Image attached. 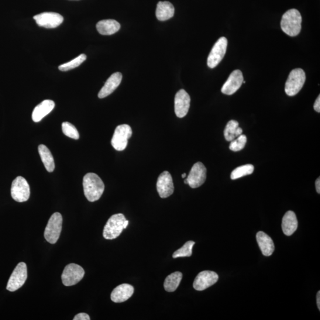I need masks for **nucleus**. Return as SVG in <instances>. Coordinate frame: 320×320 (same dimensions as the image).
<instances>
[{
  "label": "nucleus",
  "mask_w": 320,
  "mask_h": 320,
  "mask_svg": "<svg viewBox=\"0 0 320 320\" xmlns=\"http://www.w3.org/2000/svg\"><path fill=\"white\" fill-rule=\"evenodd\" d=\"M85 197L88 201L94 202L101 198L105 191V185L98 174H86L82 181Z\"/></svg>",
  "instance_id": "nucleus-1"
},
{
  "label": "nucleus",
  "mask_w": 320,
  "mask_h": 320,
  "mask_svg": "<svg viewBox=\"0 0 320 320\" xmlns=\"http://www.w3.org/2000/svg\"><path fill=\"white\" fill-rule=\"evenodd\" d=\"M302 16L298 10L291 9L284 14L281 22V29L288 36H297L301 30Z\"/></svg>",
  "instance_id": "nucleus-2"
},
{
  "label": "nucleus",
  "mask_w": 320,
  "mask_h": 320,
  "mask_svg": "<svg viewBox=\"0 0 320 320\" xmlns=\"http://www.w3.org/2000/svg\"><path fill=\"white\" fill-rule=\"evenodd\" d=\"M126 220L125 216L122 213H117L112 215L104 227L103 237L107 240L116 239L122 233Z\"/></svg>",
  "instance_id": "nucleus-3"
},
{
  "label": "nucleus",
  "mask_w": 320,
  "mask_h": 320,
  "mask_svg": "<svg viewBox=\"0 0 320 320\" xmlns=\"http://www.w3.org/2000/svg\"><path fill=\"white\" fill-rule=\"evenodd\" d=\"M306 80L305 72L301 68H296L289 75L285 84V91L289 96L297 95L303 87Z\"/></svg>",
  "instance_id": "nucleus-4"
},
{
  "label": "nucleus",
  "mask_w": 320,
  "mask_h": 320,
  "mask_svg": "<svg viewBox=\"0 0 320 320\" xmlns=\"http://www.w3.org/2000/svg\"><path fill=\"white\" fill-rule=\"evenodd\" d=\"M63 225V216L59 212L54 213L48 221L44 237L48 242L56 244L60 238Z\"/></svg>",
  "instance_id": "nucleus-5"
},
{
  "label": "nucleus",
  "mask_w": 320,
  "mask_h": 320,
  "mask_svg": "<svg viewBox=\"0 0 320 320\" xmlns=\"http://www.w3.org/2000/svg\"><path fill=\"white\" fill-rule=\"evenodd\" d=\"M132 135L130 126L126 124L116 127L111 141L112 146L117 151H123L128 146V140Z\"/></svg>",
  "instance_id": "nucleus-6"
},
{
  "label": "nucleus",
  "mask_w": 320,
  "mask_h": 320,
  "mask_svg": "<svg viewBox=\"0 0 320 320\" xmlns=\"http://www.w3.org/2000/svg\"><path fill=\"white\" fill-rule=\"evenodd\" d=\"M84 274L83 268L77 264L71 263L65 267L61 276L62 282L65 286H73L82 280Z\"/></svg>",
  "instance_id": "nucleus-7"
},
{
  "label": "nucleus",
  "mask_w": 320,
  "mask_h": 320,
  "mask_svg": "<svg viewBox=\"0 0 320 320\" xmlns=\"http://www.w3.org/2000/svg\"><path fill=\"white\" fill-rule=\"evenodd\" d=\"M27 278L26 264L20 262L17 265L9 278L7 290L10 292H15L21 288Z\"/></svg>",
  "instance_id": "nucleus-8"
},
{
  "label": "nucleus",
  "mask_w": 320,
  "mask_h": 320,
  "mask_svg": "<svg viewBox=\"0 0 320 320\" xmlns=\"http://www.w3.org/2000/svg\"><path fill=\"white\" fill-rule=\"evenodd\" d=\"M30 187L25 178L17 177L13 180L11 188V195L14 200L17 202H24L30 197Z\"/></svg>",
  "instance_id": "nucleus-9"
},
{
  "label": "nucleus",
  "mask_w": 320,
  "mask_h": 320,
  "mask_svg": "<svg viewBox=\"0 0 320 320\" xmlns=\"http://www.w3.org/2000/svg\"><path fill=\"white\" fill-rule=\"evenodd\" d=\"M228 40L226 37H221L213 45L208 57L207 64L210 68H214L221 63L226 54Z\"/></svg>",
  "instance_id": "nucleus-10"
},
{
  "label": "nucleus",
  "mask_w": 320,
  "mask_h": 320,
  "mask_svg": "<svg viewBox=\"0 0 320 320\" xmlns=\"http://www.w3.org/2000/svg\"><path fill=\"white\" fill-rule=\"evenodd\" d=\"M206 179V168L204 164L198 162L193 166L187 178L185 179V184L190 186L192 188L200 187Z\"/></svg>",
  "instance_id": "nucleus-11"
},
{
  "label": "nucleus",
  "mask_w": 320,
  "mask_h": 320,
  "mask_svg": "<svg viewBox=\"0 0 320 320\" xmlns=\"http://www.w3.org/2000/svg\"><path fill=\"white\" fill-rule=\"evenodd\" d=\"M33 19L37 25L47 29L56 28L64 21V17L60 14L54 12H44L34 16Z\"/></svg>",
  "instance_id": "nucleus-12"
},
{
  "label": "nucleus",
  "mask_w": 320,
  "mask_h": 320,
  "mask_svg": "<svg viewBox=\"0 0 320 320\" xmlns=\"http://www.w3.org/2000/svg\"><path fill=\"white\" fill-rule=\"evenodd\" d=\"M218 279V275L215 271H203L196 277L193 286L197 291H204L216 284Z\"/></svg>",
  "instance_id": "nucleus-13"
},
{
  "label": "nucleus",
  "mask_w": 320,
  "mask_h": 320,
  "mask_svg": "<svg viewBox=\"0 0 320 320\" xmlns=\"http://www.w3.org/2000/svg\"><path fill=\"white\" fill-rule=\"evenodd\" d=\"M157 189L161 198H167L173 194L174 187L173 178L169 172L165 171L160 174L157 182Z\"/></svg>",
  "instance_id": "nucleus-14"
},
{
  "label": "nucleus",
  "mask_w": 320,
  "mask_h": 320,
  "mask_svg": "<svg viewBox=\"0 0 320 320\" xmlns=\"http://www.w3.org/2000/svg\"><path fill=\"white\" fill-rule=\"evenodd\" d=\"M191 105V98L184 89L178 91L174 99V111L178 118H182L188 114Z\"/></svg>",
  "instance_id": "nucleus-15"
},
{
  "label": "nucleus",
  "mask_w": 320,
  "mask_h": 320,
  "mask_svg": "<svg viewBox=\"0 0 320 320\" xmlns=\"http://www.w3.org/2000/svg\"><path fill=\"white\" fill-rule=\"evenodd\" d=\"M243 81L242 72L239 70L234 71L222 86L221 88L222 94L226 95L235 94L242 86Z\"/></svg>",
  "instance_id": "nucleus-16"
},
{
  "label": "nucleus",
  "mask_w": 320,
  "mask_h": 320,
  "mask_svg": "<svg viewBox=\"0 0 320 320\" xmlns=\"http://www.w3.org/2000/svg\"><path fill=\"white\" fill-rule=\"evenodd\" d=\"M134 288L129 284H123L119 285L112 292L111 300L115 303H121L132 297Z\"/></svg>",
  "instance_id": "nucleus-17"
},
{
  "label": "nucleus",
  "mask_w": 320,
  "mask_h": 320,
  "mask_svg": "<svg viewBox=\"0 0 320 320\" xmlns=\"http://www.w3.org/2000/svg\"><path fill=\"white\" fill-rule=\"evenodd\" d=\"M122 80V75L120 73L113 74L106 81L104 85L99 92L98 97L103 99L112 94L118 86Z\"/></svg>",
  "instance_id": "nucleus-18"
},
{
  "label": "nucleus",
  "mask_w": 320,
  "mask_h": 320,
  "mask_svg": "<svg viewBox=\"0 0 320 320\" xmlns=\"http://www.w3.org/2000/svg\"><path fill=\"white\" fill-rule=\"evenodd\" d=\"M55 103L51 100H45L34 108L32 113V119L34 122H39L49 114L55 108Z\"/></svg>",
  "instance_id": "nucleus-19"
},
{
  "label": "nucleus",
  "mask_w": 320,
  "mask_h": 320,
  "mask_svg": "<svg viewBox=\"0 0 320 320\" xmlns=\"http://www.w3.org/2000/svg\"><path fill=\"white\" fill-rule=\"evenodd\" d=\"M298 228L297 216L293 211H288L282 219V228L285 235L290 236Z\"/></svg>",
  "instance_id": "nucleus-20"
},
{
  "label": "nucleus",
  "mask_w": 320,
  "mask_h": 320,
  "mask_svg": "<svg viewBox=\"0 0 320 320\" xmlns=\"http://www.w3.org/2000/svg\"><path fill=\"white\" fill-rule=\"evenodd\" d=\"M257 243L265 256H270L275 250V245L272 239L262 232H258L256 235Z\"/></svg>",
  "instance_id": "nucleus-21"
},
{
  "label": "nucleus",
  "mask_w": 320,
  "mask_h": 320,
  "mask_svg": "<svg viewBox=\"0 0 320 320\" xmlns=\"http://www.w3.org/2000/svg\"><path fill=\"white\" fill-rule=\"evenodd\" d=\"M96 28L102 35H111L118 32L120 25L115 20H103L97 23Z\"/></svg>",
  "instance_id": "nucleus-22"
},
{
  "label": "nucleus",
  "mask_w": 320,
  "mask_h": 320,
  "mask_svg": "<svg viewBox=\"0 0 320 320\" xmlns=\"http://www.w3.org/2000/svg\"><path fill=\"white\" fill-rule=\"evenodd\" d=\"M175 9L173 5L168 2H158L156 15L160 21H166L172 18L174 15Z\"/></svg>",
  "instance_id": "nucleus-23"
},
{
  "label": "nucleus",
  "mask_w": 320,
  "mask_h": 320,
  "mask_svg": "<svg viewBox=\"0 0 320 320\" xmlns=\"http://www.w3.org/2000/svg\"><path fill=\"white\" fill-rule=\"evenodd\" d=\"M38 151L42 161V163L48 172H53L55 167L54 159L51 151L48 147L44 145H40L38 147Z\"/></svg>",
  "instance_id": "nucleus-24"
},
{
  "label": "nucleus",
  "mask_w": 320,
  "mask_h": 320,
  "mask_svg": "<svg viewBox=\"0 0 320 320\" xmlns=\"http://www.w3.org/2000/svg\"><path fill=\"white\" fill-rule=\"evenodd\" d=\"M182 277H183V274L180 271H175V272L168 275L164 283L165 290L168 292L176 290L178 287L179 286Z\"/></svg>",
  "instance_id": "nucleus-25"
},
{
  "label": "nucleus",
  "mask_w": 320,
  "mask_h": 320,
  "mask_svg": "<svg viewBox=\"0 0 320 320\" xmlns=\"http://www.w3.org/2000/svg\"><path fill=\"white\" fill-rule=\"evenodd\" d=\"M254 167L252 164H246L236 168L233 170L231 178L232 180L238 179V178L246 176L247 175L252 174L253 173Z\"/></svg>",
  "instance_id": "nucleus-26"
},
{
  "label": "nucleus",
  "mask_w": 320,
  "mask_h": 320,
  "mask_svg": "<svg viewBox=\"0 0 320 320\" xmlns=\"http://www.w3.org/2000/svg\"><path fill=\"white\" fill-rule=\"evenodd\" d=\"M239 122L235 120H230L226 124L223 133L227 141H232L237 138V130L239 128Z\"/></svg>",
  "instance_id": "nucleus-27"
},
{
  "label": "nucleus",
  "mask_w": 320,
  "mask_h": 320,
  "mask_svg": "<svg viewBox=\"0 0 320 320\" xmlns=\"http://www.w3.org/2000/svg\"><path fill=\"white\" fill-rule=\"evenodd\" d=\"M87 58V56L85 54H81L74 60L68 62V63L62 64L59 67V70L61 71H67L73 70V69L80 66Z\"/></svg>",
  "instance_id": "nucleus-28"
},
{
  "label": "nucleus",
  "mask_w": 320,
  "mask_h": 320,
  "mask_svg": "<svg viewBox=\"0 0 320 320\" xmlns=\"http://www.w3.org/2000/svg\"><path fill=\"white\" fill-rule=\"evenodd\" d=\"M195 243L193 241H189L180 249L175 251L173 254L174 259L178 257H191L192 254L193 247Z\"/></svg>",
  "instance_id": "nucleus-29"
},
{
  "label": "nucleus",
  "mask_w": 320,
  "mask_h": 320,
  "mask_svg": "<svg viewBox=\"0 0 320 320\" xmlns=\"http://www.w3.org/2000/svg\"><path fill=\"white\" fill-rule=\"evenodd\" d=\"M62 129L64 135L71 139L78 140L80 138L78 131L76 128L70 122H65L62 124Z\"/></svg>",
  "instance_id": "nucleus-30"
},
{
  "label": "nucleus",
  "mask_w": 320,
  "mask_h": 320,
  "mask_svg": "<svg viewBox=\"0 0 320 320\" xmlns=\"http://www.w3.org/2000/svg\"><path fill=\"white\" fill-rule=\"evenodd\" d=\"M247 143V136L245 135H241L237 138L236 140L232 141L230 145V149L233 151H239L242 150L245 147Z\"/></svg>",
  "instance_id": "nucleus-31"
},
{
  "label": "nucleus",
  "mask_w": 320,
  "mask_h": 320,
  "mask_svg": "<svg viewBox=\"0 0 320 320\" xmlns=\"http://www.w3.org/2000/svg\"><path fill=\"white\" fill-rule=\"evenodd\" d=\"M74 320H90V316L86 313H79L74 316Z\"/></svg>",
  "instance_id": "nucleus-32"
},
{
  "label": "nucleus",
  "mask_w": 320,
  "mask_h": 320,
  "mask_svg": "<svg viewBox=\"0 0 320 320\" xmlns=\"http://www.w3.org/2000/svg\"><path fill=\"white\" fill-rule=\"evenodd\" d=\"M314 109L316 112H320V96H318L317 99H316V101L314 105Z\"/></svg>",
  "instance_id": "nucleus-33"
},
{
  "label": "nucleus",
  "mask_w": 320,
  "mask_h": 320,
  "mask_svg": "<svg viewBox=\"0 0 320 320\" xmlns=\"http://www.w3.org/2000/svg\"><path fill=\"white\" fill-rule=\"evenodd\" d=\"M315 188H316V192H317L318 194H319V193H320V178L319 177H318L317 179L316 180Z\"/></svg>",
  "instance_id": "nucleus-34"
},
{
  "label": "nucleus",
  "mask_w": 320,
  "mask_h": 320,
  "mask_svg": "<svg viewBox=\"0 0 320 320\" xmlns=\"http://www.w3.org/2000/svg\"><path fill=\"white\" fill-rule=\"evenodd\" d=\"M316 304H317V307L320 310V292L318 291L317 295H316Z\"/></svg>",
  "instance_id": "nucleus-35"
},
{
  "label": "nucleus",
  "mask_w": 320,
  "mask_h": 320,
  "mask_svg": "<svg viewBox=\"0 0 320 320\" xmlns=\"http://www.w3.org/2000/svg\"><path fill=\"white\" fill-rule=\"evenodd\" d=\"M129 224V221H128V220H126L125 223H124V229H125L127 228V226H128Z\"/></svg>",
  "instance_id": "nucleus-36"
},
{
  "label": "nucleus",
  "mask_w": 320,
  "mask_h": 320,
  "mask_svg": "<svg viewBox=\"0 0 320 320\" xmlns=\"http://www.w3.org/2000/svg\"><path fill=\"white\" fill-rule=\"evenodd\" d=\"M181 177L182 178H185L186 177H187V174L186 173H184L183 174L181 175Z\"/></svg>",
  "instance_id": "nucleus-37"
}]
</instances>
